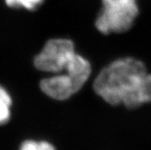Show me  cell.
Returning a JSON list of instances; mask_svg holds the SVG:
<instances>
[{
	"label": "cell",
	"instance_id": "6da1fadb",
	"mask_svg": "<svg viewBox=\"0 0 151 150\" xmlns=\"http://www.w3.org/2000/svg\"><path fill=\"white\" fill-rule=\"evenodd\" d=\"M93 89L111 105L138 108L151 102V74L139 60L121 58L100 72L93 83Z\"/></svg>",
	"mask_w": 151,
	"mask_h": 150
},
{
	"label": "cell",
	"instance_id": "7a4b0ae2",
	"mask_svg": "<svg viewBox=\"0 0 151 150\" xmlns=\"http://www.w3.org/2000/svg\"><path fill=\"white\" fill-rule=\"evenodd\" d=\"M64 72L63 74L44 79L40 83L41 90L47 96L58 100L72 97L90 78L91 66L88 60L77 53Z\"/></svg>",
	"mask_w": 151,
	"mask_h": 150
},
{
	"label": "cell",
	"instance_id": "3957f363",
	"mask_svg": "<svg viewBox=\"0 0 151 150\" xmlns=\"http://www.w3.org/2000/svg\"><path fill=\"white\" fill-rule=\"evenodd\" d=\"M102 5L96 27L105 34L126 32L139 14L137 0H102Z\"/></svg>",
	"mask_w": 151,
	"mask_h": 150
},
{
	"label": "cell",
	"instance_id": "277c9868",
	"mask_svg": "<svg viewBox=\"0 0 151 150\" xmlns=\"http://www.w3.org/2000/svg\"><path fill=\"white\" fill-rule=\"evenodd\" d=\"M77 54L74 44L68 39H52L35 58V65L40 71L59 73L64 72Z\"/></svg>",
	"mask_w": 151,
	"mask_h": 150
},
{
	"label": "cell",
	"instance_id": "5b68a950",
	"mask_svg": "<svg viewBox=\"0 0 151 150\" xmlns=\"http://www.w3.org/2000/svg\"><path fill=\"white\" fill-rule=\"evenodd\" d=\"M11 98L7 91L0 86V125L8 121L10 118Z\"/></svg>",
	"mask_w": 151,
	"mask_h": 150
},
{
	"label": "cell",
	"instance_id": "8992f818",
	"mask_svg": "<svg viewBox=\"0 0 151 150\" xmlns=\"http://www.w3.org/2000/svg\"><path fill=\"white\" fill-rule=\"evenodd\" d=\"M5 1L9 7H24L27 10H35L40 5H42L44 0H5Z\"/></svg>",
	"mask_w": 151,
	"mask_h": 150
},
{
	"label": "cell",
	"instance_id": "52a82bcc",
	"mask_svg": "<svg viewBox=\"0 0 151 150\" xmlns=\"http://www.w3.org/2000/svg\"><path fill=\"white\" fill-rule=\"evenodd\" d=\"M20 150H55L53 146L45 141H34V140H27L24 141Z\"/></svg>",
	"mask_w": 151,
	"mask_h": 150
}]
</instances>
